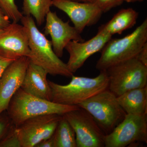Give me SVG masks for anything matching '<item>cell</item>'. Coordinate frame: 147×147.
Returning <instances> with one entry per match:
<instances>
[{
    "instance_id": "obj_1",
    "label": "cell",
    "mask_w": 147,
    "mask_h": 147,
    "mask_svg": "<svg viewBox=\"0 0 147 147\" xmlns=\"http://www.w3.org/2000/svg\"><path fill=\"white\" fill-rule=\"evenodd\" d=\"M21 21L28 38L30 61L42 67L48 74L71 77L73 74L56 55L51 41L40 31L32 16H23Z\"/></svg>"
},
{
    "instance_id": "obj_2",
    "label": "cell",
    "mask_w": 147,
    "mask_h": 147,
    "mask_svg": "<svg viewBox=\"0 0 147 147\" xmlns=\"http://www.w3.org/2000/svg\"><path fill=\"white\" fill-rule=\"evenodd\" d=\"M94 78L71 76L69 84L62 85L48 80L52 91V101L67 105H76L102 91L108 89L109 79L106 71Z\"/></svg>"
},
{
    "instance_id": "obj_3",
    "label": "cell",
    "mask_w": 147,
    "mask_h": 147,
    "mask_svg": "<svg viewBox=\"0 0 147 147\" xmlns=\"http://www.w3.org/2000/svg\"><path fill=\"white\" fill-rule=\"evenodd\" d=\"M79 108L76 105H63L40 98L20 88L13 96L6 110L12 123L18 127L31 118L49 114L63 115Z\"/></svg>"
},
{
    "instance_id": "obj_4",
    "label": "cell",
    "mask_w": 147,
    "mask_h": 147,
    "mask_svg": "<svg viewBox=\"0 0 147 147\" xmlns=\"http://www.w3.org/2000/svg\"><path fill=\"white\" fill-rule=\"evenodd\" d=\"M147 42V19L134 31L121 38H112L101 50V55L96 68L105 71L109 67L137 57Z\"/></svg>"
},
{
    "instance_id": "obj_5",
    "label": "cell",
    "mask_w": 147,
    "mask_h": 147,
    "mask_svg": "<svg viewBox=\"0 0 147 147\" xmlns=\"http://www.w3.org/2000/svg\"><path fill=\"white\" fill-rule=\"evenodd\" d=\"M90 114L105 134L113 131L126 115L117 96L106 89L78 105Z\"/></svg>"
},
{
    "instance_id": "obj_6",
    "label": "cell",
    "mask_w": 147,
    "mask_h": 147,
    "mask_svg": "<svg viewBox=\"0 0 147 147\" xmlns=\"http://www.w3.org/2000/svg\"><path fill=\"white\" fill-rule=\"evenodd\" d=\"M109 79L108 89L119 96L124 93L147 86V67L134 58L106 69Z\"/></svg>"
},
{
    "instance_id": "obj_7",
    "label": "cell",
    "mask_w": 147,
    "mask_h": 147,
    "mask_svg": "<svg viewBox=\"0 0 147 147\" xmlns=\"http://www.w3.org/2000/svg\"><path fill=\"white\" fill-rule=\"evenodd\" d=\"M63 115L75 132L77 147H105L106 134L86 110L79 108Z\"/></svg>"
},
{
    "instance_id": "obj_8",
    "label": "cell",
    "mask_w": 147,
    "mask_h": 147,
    "mask_svg": "<svg viewBox=\"0 0 147 147\" xmlns=\"http://www.w3.org/2000/svg\"><path fill=\"white\" fill-rule=\"evenodd\" d=\"M147 114H126L112 132L106 134L105 147H125L132 144L147 143Z\"/></svg>"
},
{
    "instance_id": "obj_9",
    "label": "cell",
    "mask_w": 147,
    "mask_h": 147,
    "mask_svg": "<svg viewBox=\"0 0 147 147\" xmlns=\"http://www.w3.org/2000/svg\"><path fill=\"white\" fill-rule=\"evenodd\" d=\"M62 116L49 114L37 116L16 127L21 147H35L42 140L52 137Z\"/></svg>"
},
{
    "instance_id": "obj_10",
    "label": "cell",
    "mask_w": 147,
    "mask_h": 147,
    "mask_svg": "<svg viewBox=\"0 0 147 147\" xmlns=\"http://www.w3.org/2000/svg\"><path fill=\"white\" fill-rule=\"evenodd\" d=\"M53 6L68 16L77 31L82 33L85 28L97 23L102 11L94 2H80L68 0H53Z\"/></svg>"
},
{
    "instance_id": "obj_11",
    "label": "cell",
    "mask_w": 147,
    "mask_h": 147,
    "mask_svg": "<svg viewBox=\"0 0 147 147\" xmlns=\"http://www.w3.org/2000/svg\"><path fill=\"white\" fill-rule=\"evenodd\" d=\"M112 36L105 32L98 30L95 36L87 41H70L65 47L69 55L66 64L69 71L73 74L76 72L91 56L101 51Z\"/></svg>"
},
{
    "instance_id": "obj_12",
    "label": "cell",
    "mask_w": 147,
    "mask_h": 147,
    "mask_svg": "<svg viewBox=\"0 0 147 147\" xmlns=\"http://www.w3.org/2000/svg\"><path fill=\"white\" fill-rule=\"evenodd\" d=\"M45 21L44 34L51 36L53 50L59 58L63 56L64 50L70 41H84L81 34L69 25V21L64 22L56 12L50 11L46 15Z\"/></svg>"
},
{
    "instance_id": "obj_13",
    "label": "cell",
    "mask_w": 147,
    "mask_h": 147,
    "mask_svg": "<svg viewBox=\"0 0 147 147\" xmlns=\"http://www.w3.org/2000/svg\"><path fill=\"white\" fill-rule=\"evenodd\" d=\"M30 60L23 57L13 61L0 79V115L8 108L11 98L23 83Z\"/></svg>"
},
{
    "instance_id": "obj_14",
    "label": "cell",
    "mask_w": 147,
    "mask_h": 147,
    "mask_svg": "<svg viewBox=\"0 0 147 147\" xmlns=\"http://www.w3.org/2000/svg\"><path fill=\"white\" fill-rule=\"evenodd\" d=\"M30 53L28 38L23 25L12 22L0 35V55L16 60L28 57Z\"/></svg>"
},
{
    "instance_id": "obj_15",
    "label": "cell",
    "mask_w": 147,
    "mask_h": 147,
    "mask_svg": "<svg viewBox=\"0 0 147 147\" xmlns=\"http://www.w3.org/2000/svg\"><path fill=\"white\" fill-rule=\"evenodd\" d=\"M47 71L30 61L21 88L29 94L52 101L51 88L47 79Z\"/></svg>"
},
{
    "instance_id": "obj_16",
    "label": "cell",
    "mask_w": 147,
    "mask_h": 147,
    "mask_svg": "<svg viewBox=\"0 0 147 147\" xmlns=\"http://www.w3.org/2000/svg\"><path fill=\"white\" fill-rule=\"evenodd\" d=\"M117 99L126 114H147V86L128 91Z\"/></svg>"
},
{
    "instance_id": "obj_17",
    "label": "cell",
    "mask_w": 147,
    "mask_h": 147,
    "mask_svg": "<svg viewBox=\"0 0 147 147\" xmlns=\"http://www.w3.org/2000/svg\"><path fill=\"white\" fill-rule=\"evenodd\" d=\"M139 13L133 9H122L116 13L112 19L99 27L98 30L113 36L121 34L125 30L131 28L137 23Z\"/></svg>"
},
{
    "instance_id": "obj_18",
    "label": "cell",
    "mask_w": 147,
    "mask_h": 147,
    "mask_svg": "<svg viewBox=\"0 0 147 147\" xmlns=\"http://www.w3.org/2000/svg\"><path fill=\"white\" fill-rule=\"evenodd\" d=\"M53 0H23L22 14L31 16L37 25L40 26L45 21L47 13L53 6Z\"/></svg>"
},
{
    "instance_id": "obj_19",
    "label": "cell",
    "mask_w": 147,
    "mask_h": 147,
    "mask_svg": "<svg viewBox=\"0 0 147 147\" xmlns=\"http://www.w3.org/2000/svg\"><path fill=\"white\" fill-rule=\"evenodd\" d=\"M53 137L55 147H77L75 132L63 115L59 121Z\"/></svg>"
},
{
    "instance_id": "obj_20",
    "label": "cell",
    "mask_w": 147,
    "mask_h": 147,
    "mask_svg": "<svg viewBox=\"0 0 147 147\" xmlns=\"http://www.w3.org/2000/svg\"><path fill=\"white\" fill-rule=\"evenodd\" d=\"M0 7L12 22L18 23L24 16L18 9L15 0H0Z\"/></svg>"
},
{
    "instance_id": "obj_21",
    "label": "cell",
    "mask_w": 147,
    "mask_h": 147,
    "mask_svg": "<svg viewBox=\"0 0 147 147\" xmlns=\"http://www.w3.org/2000/svg\"><path fill=\"white\" fill-rule=\"evenodd\" d=\"M0 147H21L16 127L14 125L0 140Z\"/></svg>"
},
{
    "instance_id": "obj_22",
    "label": "cell",
    "mask_w": 147,
    "mask_h": 147,
    "mask_svg": "<svg viewBox=\"0 0 147 147\" xmlns=\"http://www.w3.org/2000/svg\"><path fill=\"white\" fill-rule=\"evenodd\" d=\"M123 2V0H94V2L97 5L103 13L121 5Z\"/></svg>"
},
{
    "instance_id": "obj_23",
    "label": "cell",
    "mask_w": 147,
    "mask_h": 147,
    "mask_svg": "<svg viewBox=\"0 0 147 147\" xmlns=\"http://www.w3.org/2000/svg\"><path fill=\"white\" fill-rule=\"evenodd\" d=\"M1 115H0V140L7 133L13 125L8 115L2 116Z\"/></svg>"
},
{
    "instance_id": "obj_24",
    "label": "cell",
    "mask_w": 147,
    "mask_h": 147,
    "mask_svg": "<svg viewBox=\"0 0 147 147\" xmlns=\"http://www.w3.org/2000/svg\"><path fill=\"white\" fill-rule=\"evenodd\" d=\"M10 19L0 7V29L5 28L10 24Z\"/></svg>"
},
{
    "instance_id": "obj_25",
    "label": "cell",
    "mask_w": 147,
    "mask_h": 147,
    "mask_svg": "<svg viewBox=\"0 0 147 147\" xmlns=\"http://www.w3.org/2000/svg\"><path fill=\"white\" fill-rule=\"evenodd\" d=\"M136 58L143 64L147 67V42L142 47Z\"/></svg>"
},
{
    "instance_id": "obj_26",
    "label": "cell",
    "mask_w": 147,
    "mask_h": 147,
    "mask_svg": "<svg viewBox=\"0 0 147 147\" xmlns=\"http://www.w3.org/2000/svg\"><path fill=\"white\" fill-rule=\"evenodd\" d=\"M14 61L15 60L4 57L0 55V79L6 68Z\"/></svg>"
},
{
    "instance_id": "obj_27",
    "label": "cell",
    "mask_w": 147,
    "mask_h": 147,
    "mask_svg": "<svg viewBox=\"0 0 147 147\" xmlns=\"http://www.w3.org/2000/svg\"><path fill=\"white\" fill-rule=\"evenodd\" d=\"M35 147H55V142L53 135L50 138L40 142Z\"/></svg>"
},
{
    "instance_id": "obj_28",
    "label": "cell",
    "mask_w": 147,
    "mask_h": 147,
    "mask_svg": "<svg viewBox=\"0 0 147 147\" xmlns=\"http://www.w3.org/2000/svg\"><path fill=\"white\" fill-rule=\"evenodd\" d=\"M68 1L80 2H94V0H68Z\"/></svg>"
},
{
    "instance_id": "obj_29",
    "label": "cell",
    "mask_w": 147,
    "mask_h": 147,
    "mask_svg": "<svg viewBox=\"0 0 147 147\" xmlns=\"http://www.w3.org/2000/svg\"><path fill=\"white\" fill-rule=\"evenodd\" d=\"M123 1L126 2L127 3H134L137 2H142L144 0H123Z\"/></svg>"
},
{
    "instance_id": "obj_30",
    "label": "cell",
    "mask_w": 147,
    "mask_h": 147,
    "mask_svg": "<svg viewBox=\"0 0 147 147\" xmlns=\"http://www.w3.org/2000/svg\"><path fill=\"white\" fill-rule=\"evenodd\" d=\"M4 29H0V35H1L3 33V32H4Z\"/></svg>"
}]
</instances>
